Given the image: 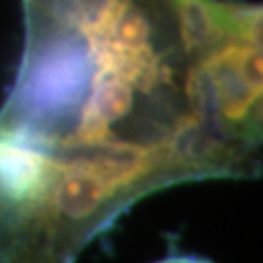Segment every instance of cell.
Returning a JSON list of instances; mask_svg holds the SVG:
<instances>
[{
	"label": "cell",
	"mask_w": 263,
	"mask_h": 263,
	"mask_svg": "<svg viewBox=\"0 0 263 263\" xmlns=\"http://www.w3.org/2000/svg\"><path fill=\"white\" fill-rule=\"evenodd\" d=\"M222 0L24 18L0 105V263H74L142 197L261 170V39Z\"/></svg>",
	"instance_id": "1"
},
{
	"label": "cell",
	"mask_w": 263,
	"mask_h": 263,
	"mask_svg": "<svg viewBox=\"0 0 263 263\" xmlns=\"http://www.w3.org/2000/svg\"><path fill=\"white\" fill-rule=\"evenodd\" d=\"M22 2H24V18H33V16H49L57 12L72 10L86 4L88 0H22Z\"/></svg>",
	"instance_id": "2"
},
{
	"label": "cell",
	"mask_w": 263,
	"mask_h": 263,
	"mask_svg": "<svg viewBox=\"0 0 263 263\" xmlns=\"http://www.w3.org/2000/svg\"><path fill=\"white\" fill-rule=\"evenodd\" d=\"M154 263H213L209 261V259H203V257H197V255H168V257H164V259H158V261Z\"/></svg>",
	"instance_id": "3"
}]
</instances>
